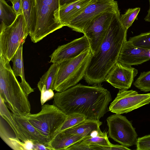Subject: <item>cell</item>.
Masks as SVG:
<instances>
[{
  "mask_svg": "<svg viewBox=\"0 0 150 150\" xmlns=\"http://www.w3.org/2000/svg\"><path fill=\"white\" fill-rule=\"evenodd\" d=\"M53 98V105L66 115L79 114L86 119L97 120L109 111L108 106L112 100L110 92L101 86L80 83L57 92Z\"/></svg>",
  "mask_w": 150,
  "mask_h": 150,
  "instance_id": "obj_1",
  "label": "cell"
},
{
  "mask_svg": "<svg viewBox=\"0 0 150 150\" xmlns=\"http://www.w3.org/2000/svg\"><path fill=\"white\" fill-rule=\"evenodd\" d=\"M119 9L115 12L106 35L96 52L92 54L84 78L91 85L105 81L106 77L117 62L127 30L120 20Z\"/></svg>",
  "mask_w": 150,
  "mask_h": 150,
  "instance_id": "obj_2",
  "label": "cell"
},
{
  "mask_svg": "<svg viewBox=\"0 0 150 150\" xmlns=\"http://www.w3.org/2000/svg\"><path fill=\"white\" fill-rule=\"evenodd\" d=\"M0 96L12 112L25 116L30 112L28 96L17 79L10 62L0 54Z\"/></svg>",
  "mask_w": 150,
  "mask_h": 150,
  "instance_id": "obj_3",
  "label": "cell"
},
{
  "mask_svg": "<svg viewBox=\"0 0 150 150\" xmlns=\"http://www.w3.org/2000/svg\"><path fill=\"white\" fill-rule=\"evenodd\" d=\"M92 55L89 48L74 58L59 63L54 90L62 92L78 83L84 77Z\"/></svg>",
  "mask_w": 150,
  "mask_h": 150,
  "instance_id": "obj_4",
  "label": "cell"
},
{
  "mask_svg": "<svg viewBox=\"0 0 150 150\" xmlns=\"http://www.w3.org/2000/svg\"><path fill=\"white\" fill-rule=\"evenodd\" d=\"M37 20L32 42L36 43L64 26L59 18V0H36Z\"/></svg>",
  "mask_w": 150,
  "mask_h": 150,
  "instance_id": "obj_5",
  "label": "cell"
},
{
  "mask_svg": "<svg viewBox=\"0 0 150 150\" xmlns=\"http://www.w3.org/2000/svg\"><path fill=\"white\" fill-rule=\"evenodd\" d=\"M41 133L48 143L66 120L67 115L53 105H42L40 112L23 116Z\"/></svg>",
  "mask_w": 150,
  "mask_h": 150,
  "instance_id": "obj_6",
  "label": "cell"
},
{
  "mask_svg": "<svg viewBox=\"0 0 150 150\" xmlns=\"http://www.w3.org/2000/svg\"><path fill=\"white\" fill-rule=\"evenodd\" d=\"M29 32L23 14L10 26L0 28V54L9 62Z\"/></svg>",
  "mask_w": 150,
  "mask_h": 150,
  "instance_id": "obj_7",
  "label": "cell"
},
{
  "mask_svg": "<svg viewBox=\"0 0 150 150\" xmlns=\"http://www.w3.org/2000/svg\"><path fill=\"white\" fill-rule=\"evenodd\" d=\"M106 121L110 138L127 147L136 145L137 134L126 117L115 114L108 117Z\"/></svg>",
  "mask_w": 150,
  "mask_h": 150,
  "instance_id": "obj_8",
  "label": "cell"
},
{
  "mask_svg": "<svg viewBox=\"0 0 150 150\" xmlns=\"http://www.w3.org/2000/svg\"><path fill=\"white\" fill-rule=\"evenodd\" d=\"M118 8L117 2L107 0H93L78 15L73 18L66 26L73 30L83 33L91 21L100 13Z\"/></svg>",
  "mask_w": 150,
  "mask_h": 150,
  "instance_id": "obj_9",
  "label": "cell"
},
{
  "mask_svg": "<svg viewBox=\"0 0 150 150\" xmlns=\"http://www.w3.org/2000/svg\"><path fill=\"white\" fill-rule=\"evenodd\" d=\"M119 8L103 12L96 17L83 32L87 38L92 54L96 53L103 41L115 12Z\"/></svg>",
  "mask_w": 150,
  "mask_h": 150,
  "instance_id": "obj_10",
  "label": "cell"
},
{
  "mask_svg": "<svg viewBox=\"0 0 150 150\" xmlns=\"http://www.w3.org/2000/svg\"><path fill=\"white\" fill-rule=\"evenodd\" d=\"M150 103V93L139 94L132 90H120L111 103L109 110L121 115L130 112Z\"/></svg>",
  "mask_w": 150,
  "mask_h": 150,
  "instance_id": "obj_11",
  "label": "cell"
},
{
  "mask_svg": "<svg viewBox=\"0 0 150 150\" xmlns=\"http://www.w3.org/2000/svg\"><path fill=\"white\" fill-rule=\"evenodd\" d=\"M90 48L89 41L84 35L63 45L59 46L50 56V62L59 63L74 58Z\"/></svg>",
  "mask_w": 150,
  "mask_h": 150,
  "instance_id": "obj_12",
  "label": "cell"
},
{
  "mask_svg": "<svg viewBox=\"0 0 150 150\" xmlns=\"http://www.w3.org/2000/svg\"><path fill=\"white\" fill-rule=\"evenodd\" d=\"M138 72L134 68L124 66L117 62L107 74L105 81L119 90H127Z\"/></svg>",
  "mask_w": 150,
  "mask_h": 150,
  "instance_id": "obj_13",
  "label": "cell"
},
{
  "mask_svg": "<svg viewBox=\"0 0 150 150\" xmlns=\"http://www.w3.org/2000/svg\"><path fill=\"white\" fill-rule=\"evenodd\" d=\"M150 59V50L134 46L126 40L120 51L117 62L128 67L141 64Z\"/></svg>",
  "mask_w": 150,
  "mask_h": 150,
  "instance_id": "obj_14",
  "label": "cell"
},
{
  "mask_svg": "<svg viewBox=\"0 0 150 150\" xmlns=\"http://www.w3.org/2000/svg\"><path fill=\"white\" fill-rule=\"evenodd\" d=\"M58 66V63H53L38 83L37 86L41 93L40 102L42 105L54 96L53 87Z\"/></svg>",
  "mask_w": 150,
  "mask_h": 150,
  "instance_id": "obj_15",
  "label": "cell"
},
{
  "mask_svg": "<svg viewBox=\"0 0 150 150\" xmlns=\"http://www.w3.org/2000/svg\"><path fill=\"white\" fill-rule=\"evenodd\" d=\"M12 115L25 141L27 140L37 141L49 147V143L46 137L40 132L24 116L16 115L12 112Z\"/></svg>",
  "mask_w": 150,
  "mask_h": 150,
  "instance_id": "obj_16",
  "label": "cell"
},
{
  "mask_svg": "<svg viewBox=\"0 0 150 150\" xmlns=\"http://www.w3.org/2000/svg\"><path fill=\"white\" fill-rule=\"evenodd\" d=\"M92 0H79L68 5L60 6L59 18L61 23L64 26H66Z\"/></svg>",
  "mask_w": 150,
  "mask_h": 150,
  "instance_id": "obj_17",
  "label": "cell"
},
{
  "mask_svg": "<svg viewBox=\"0 0 150 150\" xmlns=\"http://www.w3.org/2000/svg\"><path fill=\"white\" fill-rule=\"evenodd\" d=\"M24 43L21 45L11 61L13 62L12 70L16 77L19 76L21 79V84L23 90L28 96L34 91L25 79L23 56V48Z\"/></svg>",
  "mask_w": 150,
  "mask_h": 150,
  "instance_id": "obj_18",
  "label": "cell"
},
{
  "mask_svg": "<svg viewBox=\"0 0 150 150\" xmlns=\"http://www.w3.org/2000/svg\"><path fill=\"white\" fill-rule=\"evenodd\" d=\"M85 137L81 135L61 132L55 135L49 143L48 146L50 150H66L68 147L81 141Z\"/></svg>",
  "mask_w": 150,
  "mask_h": 150,
  "instance_id": "obj_19",
  "label": "cell"
},
{
  "mask_svg": "<svg viewBox=\"0 0 150 150\" xmlns=\"http://www.w3.org/2000/svg\"><path fill=\"white\" fill-rule=\"evenodd\" d=\"M102 124V122L99 120L86 119L75 126L62 132L86 137L90 136L94 131L100 130V126Z\"/></svg>",
  "mask_w": 150,
  "mask_h": 150,
  "instance_id": "obj_20",
  "label": "cell"
},
{
  "mask_svg": "<svg viewBox=\"0 0 150 150\" xmlns=\"http://www.w3.org/2000/svg\"><path fill=\"white\" fill-rule=\"evenodd\" d=\"M23 14L31 39L35 29L37 12L36 0H21Z\"/></svg>",
  "mask_w": 150,
  "mask_h": 150,
  "instance_id": "obj_21",
  "label": "cell"
},
{
  "mask_svg": "<svg viewBox=\"0 0 150 150\" xmlns=\"http://www.w3.org/2000/svg\"><path fill=\"white\" fill-rule=\"evenodd\" d=\"M17 16L12 6L9 5L5 0H0V28L11 25Z\"/></svg>",
  "mask_w": 150,
  "mask_h": 150,
  "instance_id": "obj_22",
  "label": "cell"
},
{
  "mask_svg": "<svg viewBox=\"0 0 150 150\" xmlns=\"http://www.w3.org/2000/svg\"><path fill=\"white\" fill-rule=\"evenodd\" d=\"M0 137L3 141L14 150H25L24 144L16 137L12 136L8 132L0 122Z\"/></svg>",
  "mask_w": 150,
  "mask_h": 150,
  "instance_id": "obj_23",
  "label": "cell"
},
{
  "mask_svg": "<svg viewBox=\"0 0 150 150\" xmlns=\"http://www.w3.org/2000/svg\"><path fill=\"white\" fill-rule=\"evenodd\" d=\"M81 142L88 145L96 144L108 146L112 144L108 140L107 132H102L96 136L92 137L89 136L85 137L81 141Z\"/></svg>",
  "mask_w": 150,
  "mask_h": 150,
  "instance_id": "obj_24",
  "label": "cell"
},
{
  "mask_svg": "<svg viewBox=\"0 0 150 150\" xmlns=\"http://www.w3.org/2000/svg\"><path fill=\"white\" fill-rule=\"evenodd\" d=\"M86 119V118L84 116L79 114H72L67 115L65 122L58 129L55 135L75 126Z\"/></svg>",
  "mask_w": 150,
  "mask_h": 150,
  "instance_id": "obj_25",
  "label": "cell"
},
{
  "mask_svg": "<svg viewBox=\"0 0 150 150\" xmlns=\"http://www.w3.org/2000/svg\"><path fill=\"white\" fill-rule=\"evenodd\" d=\"M133 85L142 91H150V70L141 73Z\"/></svg>",
  "mask_w": 150,
  "mask_h": 150,
  "instance_id": "obj_26",
  "label": "cell"
},
{
  "mask_svg": "<svg viewBox=\"0 0 150 150\" xmlns=\"http://www.w3.org/2000/svg\"><path fill=\"white\" fill-rule=\"evenodd\" d=\"M140 10L137 7L128 9L126 12L120 16V20L124 26L127 30L132 25Z\"/></svg>",
  "mask_w": 150,
  "mask_h": 150,
  "instance_id": "obj_27",
  "label": "cell"
},
{
  "mask_svg": "<svg viewBox=\"0 0 150 150\" xmlns=\"http://www.w3.org/2000/svg\"><path fill=\"white\" fill-rule=\"evenodd\" d=\"M129 40L134 46L150 50V31L130 38Z\"/></svg>",
  "mask_w": 150,
  "mask_h": 150,
  "instance_id": "obj_28",
  "label": "cell"
},
{
  "mask_svg": "<svg viewBox=\"0 0 150 150\" xmlns=\"http://www.w3.org/2000/svg\"><path fill=\"white\" fill-rule=\"evenodd\" d=\"M136 145L137 150H150V134L138 138Z\"/></svg>",
  "mask_w": 150,
  "mask_h": 150,
  "instance_id": "obj_29",
  "label": "cell"
},
{
  "mask_svg": "<svg viewBox=\"0 0 150 150\" xmlns=\"http://www.w3.org/2000/svg\"><path fill=\"white\" fill-rule=\"evenodd\" d=\"M93 150H129L130 149L128 147L122 145H115L112 144L108 146H103L96 144L90 145Z\"/></svg>",
  "mask_w": 150,
  "mask_h": 150,
  "instance_id": "obj_30",
  "label": "cell"
},
{
  "mask_svg": "<svg viewBox=\"0 0 150 150\" xmlns=\"http://www.w3.org/2000/svg\"><path fill=\"white\" fill-rule=\"evenodd\" d=\"M81 141L72 144L67 148L66 150H92L90 145L83 143Z\"/></svg>",
  "mask_w": 150,
  "mask_h": 150,
  "instance_id": "obj_31",
  "label": "cell"
},
{
  "mask_svg": "<svg viewBox=\"0 0 150 150\" xmlns=\"http://www.w3.org/2000/svg\"><path fill=\"white\" fill-rule=\"evenodd\" d=\"M12 7L17 16L23 14L21 0H13L11 2Z\"/></svg>",
  "mask_w": 150,
  "mask_h": 150,
  "instance_id": "obj_32",
  "label": "cell"
},
{
  "mask_svg": "<svg viewBox=\"0 0 150 150\" xmlns=\"http://www.w3.org/2000/svg\"><path fill=\"white\" fill-rule=\"evenodd\" d=\"M50 150L46 145L37 141L33 142V150Z\"/></svg>",
  "mask_w": 150,
  "mask_h": 150,
  "instance_id": "obj_33",
  "label": "cell"
},
{
  "mask_svg": "<svg viewBox=\"0 0 150 150\" xmlns=\"http://www.w3.org/2000/svg\"><path fill=\"white\" fill-rule=\"evenodd\" d=\"M79 0H59L60 6L66 5Z\"/></svg>",
  "mask_w": 150,
  "mask_h": 150,
  "instance_id": "obj_34",
  "label": "cell"
},
{
  "mask_svg": "<svg viewBox=\"0 0 150 150\" xmlns=\"http://www.w3.org/2000/svg\"><path fill=\"white\" fill-rule=\"evenodd\" d=\"M149 8L148 11V13L144 19L146 21L150 22V0H149Z\"/></svg>",
  "mask_w": 150,
  "mask_h": 150,
  "instance_id": "obj_35",
  "label": "cell"
},
{
  "mask_svg": "<svg viewBox=\"0 0 150 150\" xmlns=\"http://www.w3.org/2000/svg\"><path fill=\"white\" fill-rule=\"evenodd\" d=\"M107 0L111 1H114V0Z\"/></svg>",
  "mask_w": 150,
  "mask_h": 150,
  "instance_id": "obj_36",
  "label": "cell"
},
{
  "mask_svg": "<svg viewBox=\"0 0 150 150\" xmlns=\"http://www.w3.org/2000/svg\"><path fill=\"white\" fill-rule=\"evenodd\" d=\"M9 1H10L11 2L12 1H13V0H8Z\"/></svg>",
  "mask_w": 150,
  "mask_h": 150,
  "instance_id": "obj_37",
  "label": "cell"
}]
</instances>
